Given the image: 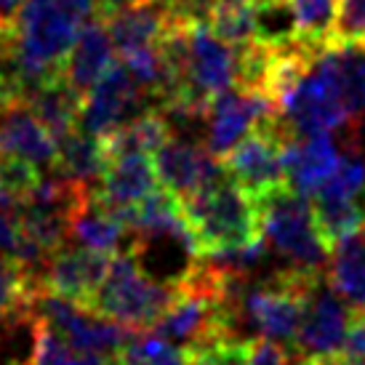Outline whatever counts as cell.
<instances>
[{
  "label": "cell",
  "mask_w": 365,
  "mask_h": 365,
  "mask_svg": "<svg viewBox=\"0 0 365 365\" xmlns=\"http://www.w3.org/2000/svg\"><path fill=\"white\" fill-rule=\"evenodd\" d=\"M323 277V272H302L285 267L274 277L262 280L256 288L240 296V312H245L264 339L294 344L304 317L307 299Z\"/></svg>",
  "instance_id": "5b68a950"
},
{
  "label": "cell",
  "mask_w": 365,
  "mask_h": 365,
  "mask_svg": "<svg viewBox=\"0 0 365 365\" xmlns=\"http://www.w3.org/2000/svg\"><path fill=\"white\" fill-rule=\"evenodd\" d=\"M248 346L251 341H243L237 336H224L203 346L187 349L184 357L187 365H248Z\"/></svg>",
  "instance_id": "f1b7e54d"
},
{
  "label": "cell",
  "mask_w": 365,
  "mask_h": 365,
  "mask_svg": "<svg viewBox=\"0 0 365 365\" xmlns=\"http://www.w3.org/2000/svg\"><path fill=\"white\" fill-rule=\"evenodd\" d=\"M296 38L309 46H328L334 41L339 0H291Z\"/></svg>",
  "instance_id": "cb8c5ba5"
},
{
  "label": "cell",
  "mask_w": 365,
  "mask_h": 365,
  "mask_svg": "<svg viewBox=\"0 0 365 365\" xmlns=\"http://www.w3.org/2000/svg\"><path fill=\"white\" fill-rule=\"evenodd\" d=\"M43 294L38 277H32L16 259L0 256V314L21 304H32Z\"/></svg>",
  "instance_id": "4316f807"
},
{
  "label": "cell",
  "mask_w": 365,
  "mask_h": 365,
  "mask_svg": "<svg viewBox=\"0 0 365 365\" xmlns=\"http://www.w3.org/2000/svg\"><path fill=\"white\" fill-rule=\"evenodd\" d=\"M158 184H160V179L155 171L153 155L128 153L107 160L102 179L93 187V192L110 208L120 213L128 227H133V208L142 203Z\"/></svg>",
  "instance_id": "7c38bea8"
},
{
  "label": "cell",
  "mask_w": 365,
  "mask_h": 365,
  "mask_svg": "<svg viewBox=\"0 0 365 365\" xmlns=\"http://www.w3.org/2000/svg\"><path fill=\"white\" fill-rule=\"evenodd\" d=\"M142 99L144 88L128 72V67L123 61H112L110 70L83 96L78 128L102 139L115 128H120L123 123H128L131 112L142 104Z\"/></svg>",
  "instance_id": "52a82bcc"
},
{
  "label": "cell",
  "mask_w": 365,
  "mask_h": 365,
  "mask_svg": "<svg viewBox=\"0 0 365 365\" xmlns=\"http://www.w3.org/2000/svg\"><path fill=\"white\" fill-rule=\"evenodd\" d=\"M136 3H144V0H93V16L99 19H110L118 11L128 9V6H136Z\"/></svg>",
  "instance_id": "e575fe53"
},
{
  "label": "cell",
  "mask_w": 365,
  "mask_h": 365,
  "mask_svg": "<svg viewBox=\"0 0 365 365\" xmlns=\"http://www.w3.org/2000/svg\"><path fill=\"white\" fill-rule=\"evenodd\" d=\"M339 160H341V153L331 133L296 136L283 150L285 184L296 192L312 195L336 171Z\"/></svg>",
  "instance_id": "5bb4252c"
},
{
  "label": "cell",
  "mask_w": 365,
  "mask_h": 365,
  "mask_svg": "<svg viewBox=\"0 0 365 365\" xmlns=\"http://www.w3.org/2000/svg\"><path fill=\"white\" fill-rule=\"evenodd\" d=\"M171 302L173 285L153 277L139 264L131 248H123L112 256L110 269L86 309L142 334L155 328Z\"/></svg>",
  "instance_id": "7a4b0ae2"
},
{
  "label": "cell",
  "mask_w": 365,
  "mask_h": 365,
  "mask_svg": "<svg viewBox=\"0 0 365 365\" xmlns=\"http://www.w3.org/2000/svg\"><path fill=\"white\" fill-rule=\"evenodd\" d=\"M336 46H365V0H339L334 41Z\"/></svg>",
  "instance_id": "f546056e"
},
{
  "label": "cell",
  "mask_w": 365,
  "mask_h": 365,
  "mask_svg": "<svg viewBox=\"0 0 365 365\" xmlns=\"http://www.w3.org/2000/svg\"><path fill=\"white\" fill-rule=\"evenodd\" d=\"M248 365H294L285 346L272 339H254L248 346Z\"/></svg>",
  "instance_id": "4dcf8cb0"
},
{
  "label": "cell",
  "mask_w": 365,
  "mask_h": 365,
  "mask_svg": "<svg viewBox=\"0 0 365 365\" xmlns=\"http://www.w3.org/2000/svg\"><path fill=\"white\" fill-rule=\"evenodd\" d=\"M328 283L355 312H365V230L331 251Z\"/></svg>",
  "instance_id": "44dd1931"
},
{
  "label": "cell",
  "mask_w": 365,
  "mask_h": 365,
  "mask_svg": "<svg viewBox=\"0 0 365 365\" xmlns=\"http://www.w3.org/2000/svg\"><path fill=\"white\" fill-rule=\"evenodd\" d=\"M256 203H259L262 237L267 248L283 256L291 269L323 272L331 251L317 232L309 195L280 184L269 192L259 195Z\"/></svg>",
  "instance_id": "3957f363"
},
{
  "label": "cell",
  "mask_w": 365,
  "mask_h": 365,
  "mask_svg": "<svg viewBox=\"0 0 365 365\" xmlns=\"http://www.w3.org/2000/svg\"><path fill=\"white\" fill-rule=\"evenodd\" d=\"M27 0H0V21H11Z\"/></svg>",
  "instance_id": "d590c367"
},
{
  "label": "cell",
  "mask_w": 365,
  "mask_h": 365,
  "mask_svg": "<svg viewBox=\"0 0 365 365\" xmlns=\"http://www.w3.org/2000/svg\"><path fill=\"white\" fill-rule=\"evenodd\" d=\"M131 232V227L123 222L110 205L102 203L93 190L88 195V200L75 211L70 224V237L78 240V245H86V248H93V251H102L110 256L123 251V240Z\"/></svg>",
  "instance_id": "ac0fdd59"
},
{
  "label": "cell",
  "mask_w": 365,
  "mask_h": 365,
  "mask_svg": "<svg viewBox=\"0 0 365 365\" xmlns=\"http://www.w3.org/2000/svg\"><path fill=\"white\" fill-rule=\"evenodd\" d=\"M14 21L19 32L21 67L27 86L32 88L38 83L64 75V61L86 21L81 14L61 0H27Z\"/></svg>",
  "instance_id": "277c9868"
},
{
  "label": "cell",
  "mask_w": 365,
  "mask_h": 365,
  "mask_svg": "<svg viewBox=\"0 0 365 365\" xmlns=\"http://www.w3.org/2000/svg\"><path fill=\"white\" fill-rule=\"evenodd\" d=\"M363 192H365V158L357 150H352V153L341 155L336 171L312 195H320V197H357V195Z\"/></svg>",
  "instance_id": "83f0119b"
},
{
  "label": "cell",
  "mask_w": 365,
  "mask_h": 365,
  "mask_svg": "<svg viewBox=\"0 0 365 365\" xmlns=\"http://www.w3.org/2000/svg\"><path fill=\"white\" fill-rule=\"evenodd\" d=\"M182 213L197 256L237 251L262 237L256 197L227 171L216 182L205 184L203 190L184 197Z\"/></svg>",
  "instance_id": "6da1fadb"
},
{
  "label": "cell",
  "mask_w": 365,
  "mask_h": 365,
  "mask_svg": "<svg viewBox=\"0 0 365 365\" xmlns=\"http://www.w3.org/2000/svg\"><path fill=\"white\" fill-rule=\"evenodd\" d=\"M112 61H115V43L110 38L107 21L93 16L83 21L75 38V46L64 61V78L75 91L86 96L93 88V83L110 70Z\"/></svg>",
  "instance_id": "9a60e30c"
},
{
  "label": "cell",
  "mask_w": 365,
  "mask_h": 365,
  "mask_svg": "<svg viewBox=\"0 0 365 365\" xmlns=\"http://www.w3.org/2000/svg\"><path fill=\"white\" fill-rule=\"evenodd\" d=\"M110 254L93 251L86 245L64 243L43 269V291L88 307L110 269Z\"/></svg>",
  "instance_id": "30bf717a"
},
{
  "label": "cell",
  "mask_w": 365,
  "mask_h": 365,
  "mask_svg": "<svg viewBox=\"0 0 365 365\" xmlns=\"http://www.w3.org/2000/svg\"><path fill=\"white\" fill-rule=\"evenodd\" d=\"M0 155L24 158L48 171L56 165V142L24 99H0Z\"/></svg>",
  "instance_id": "4fadbf2b"
},
{
  "label": "cell",
  "mask_w": 365,
  "mask_h": 365,
  "mask_svg": "<svg viewBox=\"0 0 365 365\" xmlns=\"http://www.w3.org/2000/svg\"><path fill=\"white\" fill-rule=\"evenodd\" d=\"M254 41L264 46H285L296 41L291 0H259L254 6Z\"/></svg>",
  "instance_id": "484cf974"
},
{
  "label": "cell",
  "mask_w": 365,
  "mask_h": 365,
  "mask_svg": "<svg viewBox=\"0 0 365 365\" xmlns=\"http://www.w3.org/2000/svg\"><path fill=\"white\" fill-rule=\"evenodd\" d=\"M312 213L317 232L334 251L339 243L349 240L352 235L365 230V205L357 203V197H320L312 195Z\"/></svg>",
  "instance_id": "603a6c76"
},
{
  "label": "cell",
  "mask_w": 365,
  "mask_h": 365,
  "mask_svg": "<svg viewBox=\"0 0 365 365\" xmlns=\"http://www.w3.org/2000/svg\"><path fill=\"white\" fill-rule=\"evenodd\" d=\"M291 139H296V133L288 128L280 112H274L269 118H264L256 128H251L219 160L235 182L243 184L254 197H259L285 184L283 150Z\"/></svg>",
  "instance_id": "8992f818"
},
{
  "label": "cell",
  "mask_w": 365,
  "mask_h": 365,
  "mask_svg": "<svg viewBox=\"0 0 365 365\" xmlns=\"http://www.w3.org/2000/svg\"><path fill=\"white\" fill-rule=\"evenodd\" d=\"M168 139H171V128H168L165 115L147 110L142 115L131 118L128 123H123L120 128H115L112 133L102 136V144H104V153H107V160H110V158L128 155V153L153 155Z\"/></svg>",
  "instance_id": "7402d4cb"
},
{
  "label": "cell",
  "mask_w": 365,
  "mask_h": 365,
  "mask_svg": "<svg viewBox=\"0 0 365 365\" xmlns=\"http://www.w3.org/2000/svg\"><path fill=\"white\" fill-rule=\"evenodd\" d=\"M171 16L184 21H208L216 0H160Z\"/></svg>",
  "instance_id": "d6a6232c"
},
{
  "label": "cell",
  "mask_w": 365,
  "mask_h": 365,
  "mask_svg": "<svg viewBox=\"0 0 365 365\" xmlns=\"http://www.w3.org/2000/svg\"><path fill=\"white\" fill-rule=\"evenodd\" d=\"M256 3H259V0H256Z\"/></svg>",
  "instance_id": "74e56055"
},
{
  "label": "cell",
  "mask_w": 365,
  "mask_h": 365,
  "mask_svg": "<svg viewBox=\"0 0 365 365\" xmlns=\"http://www.w3.org/2000/svg\"><path fill=\"white\" fill-rule=\"evenodd\" d=\"M107 165V153L99 136L75 128L56 144V165L53 173L72 179L86 187H96Z\"/></svg>",
  "instance_id": "d6986e66"
},
{
  "label": "cell",
  "mask_w": 365,
  "mask_h": 365,
  "mask_svg": "<svg viewBox=\"0 0 365 365\" xmlns=\"http://www.w3.org/2000/svg\"><path fill=\"white\" fill-rule=\"evenodd\" d=\"M341 360H365V312H355L352 309V320L344 334L341 349L339 355Z\"/></svg>",
  "instance_id": "1f68e13d"
},
{
  "label": "cell",
  "mask_w": 365,
  "mask_h": 365,
  "mask_svg": "<svg viewBox=\"0 0 365 365\" xmlns=\"http://www.w3.org/2000/svg\"><path fill=\"white\" fill-rule=\"evenodd\" d=\"M320 365H365V360H341V357H328V360H320Z\"/></svg>",
  "instance_id": "8d00e7d4"
},
{
  "label": "cell",
  "mask_w": 365,
  "mask_h": 365,
  "mask_svg": "<svg viewBox=\"0 0 365 365\" xmlns=\"http://www.w3.org/2000/svg\"><path fill=\"white\" fill-rule=\"evenodd\" d=\"M274 112H277V107L264 93L243 88V86H232L219 96H213V102L205 110V118H208L205 147H208V153L216 158L227 155L245 133Z\"/></svg>",
  "instance_id": "9c48e42d"
},
{
  "label": "cell",
  "mask_w": 365,
  "mask_h": 365,
  "mask_svg": "<svg viewBox=\"0 0 365 365\" xmlns=\"http://www.w3.org/2000/svg\"><path fill=\"white\" fill-rule=\"evenodd\" d=\"M155 171L163 187H168L179 200L203 190L224 173V165L205 144H192L184 139H168L153 153Z\"/></svg>",
  "instance_id": "8fae6325"
},
{
  "label": "cell",
  "mask_w": 365,
  "mask_h": 365,
  "mask_svg": "<svg viewBox=\"0 0 365 365\" xmlns=\"http://www.w3.org/2000/svg\"><path fill=\"white\" fill-rule=\"evenodd\" d=\"M349 320H352V307L331 288L328 277H323L307 299L304 317L294 341L299 352L296 357H314V360L336 357L349 328Z\"/></svg>",
  "instance_id": "ba28073f"
},
{
  "label": "cell",
  "mask_w": 365,
  "mask_h": 365,
  "mask_svg": "<svg viewBox=\"0 0 365 365\" xmlns=\"http://www.w3.org/2000/svg\"><path fill=\"white\" fill-rule=\"evenodd\" d=\"M27 78L21 67V51H19V32L16 21H0V99H24L27 93Z\"/></svg>",
  "instance_id": "d4e9b609"
},
{
  "label": "cell",
  "mask_w": 365,
  "mask_h": 365,
  "mask_svg": "<svg viewBox=\"0 0 365 365\" xmlns=\"http://www.w3.org/2000/svg\"><path fill=\"white\" fill-rule=\"evenodd\" d=\"M24 102L32 110V115L46 125V131L51 133L56 144L78 128L83 93L75 91L64 75L32 86L30 91L24 93Z\"/></svg>",
  "instance_id": "e0dca14e"
},
{
  "label": "cell",
  "mask_w": 365,
  "mask_h": 365,
  "mask_svg": "<svg viewBox=\"0 0 365 365\" xmlns=\"http://www.w3.org/2000/svg\"><path fill=\"white\" fill-rule=\"evenodd\" d=\"M41 328L35 302L0 314V365H35Z\"/></svg>",
  "instance_id": "ffe728a7"
},
{
  "label": "cell",
  "mask_w": 365,
  "mask_h": 365,
  "mask_svg": "<svg viewBox=\"0 0 365 365\" xmlns=\"http://www.w3.org/2000/svg\"><path fill=\"white\" fill-rule=\"evenodd\" d=\"M171 21L173 16L160 0H144V3L128 6V9L118 11L115 16H110L107 30H110V38L115 43V51L123 56V53L160 46Z\"/></svg>",
  "instance_id": "2e32d148"
},
{
  "label": "cell",
  "mask_w": 365,
  "mask_h": 365,
  "mask_svg": "<svg viewBox=\"0 0 365 365\" xmlns=\"http://www.w3.org/2000/svg\"><path fill=\"white\" fill-rule=\"evenodd\" d=\"M19 248V211L0 208V256H16Z\"/></svg>",
  "instance_id": "836d02e7"
}]
</instances>
